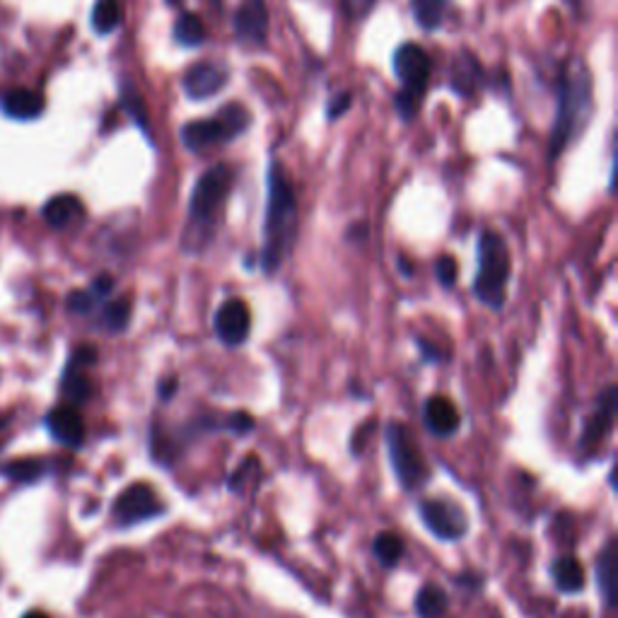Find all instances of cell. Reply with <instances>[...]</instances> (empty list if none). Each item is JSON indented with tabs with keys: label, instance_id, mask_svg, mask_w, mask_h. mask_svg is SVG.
<instances>
[{
	"label": "cell",
	"instance_id": "1",
	"mask_svg": "<svg viewBox=\"0 0 618 618\" xmlns=\"http://www.w3.org/2000/svg\"><path fill=\"white\" fill-rule=\"evenodd\" d=\"M297 233V199L295 189L285 177V169L271 160L266 175V217H263V249L261 266L266 273L281 269L288 251L293 249Z\"/></svg>",
	"mask_w": 618,
	"mask_h": 618
},
{
	"label": "cell",
	"instance_id": "2",
	"mask_svg": "<svg viewBox=\"0 0 618 618\" xmlns=\"http://www.w3.org/2000/svg\"><path fill=\"white\" fill-rule=\"evenodd\" d=\"M592 72L583 58L568 60L563 76L559 82V109H555V121L551 128L549 157L559 160L583 128L587 126L592 114Z\"/></svg>",
	"mask_w": 618,
	"mask_h": 618
},
{
	"label": "cell",
	"instance_id": "3",
	"mask_svg": "<svg viewBox=\"0 0 618 618\" xmlns=\"http://www.w3.org/2000/svg\"><path fill=\"white\" fill-rule=\"evenodd\" d=\"M479 271L474 281V295L491 310H503L505 288L510 278V251L505 239L495 233H481L476 245Z\"/></svg>",
	"mask_w": 618,
	"mask_h": 618
},
{
	"label": "cell",
	"instance_id": "4",
	"mask_svg": "<svg viewBox=\"0 0 618 618\" xmlns=\"http://www.w3.org/2000/svg\"><path fill=\"white\" fill-rule=\"evenodd\" d=\"M249 124L251 116L247 106L227 104L213 119L189 121V124L181 126V143H184L189 153H203L213 148V145L235 141L249 128Z\"/></svg>",
	"mask_w": 618,
	"mask_h": 618
},
{
	"label": "cell",
	"instance_id": "5",
	"mask_svg": "<svg viewBox=\"0 0 618 618\" xmlns=\"http://www.w3.org/2000/svg\"><path fill=\"white\" fill-rule=\"evenodd\" d=\"M233 187V172L227 165H215L205 172L191 191L189 223L196 229H211L223 211V203Z\"/></svg>",
	"mask_w": 618,
	"mask_h": 618
},
{
	"label": "cell",
	"instance_id": "6",
	"mask_svg": "<svg viewBox=\"0 0 618 618\" xmlns=\"http://www.w3.org/2000/svg\"><path fill=\"white\" fill-rule=\"evenodd\" d=\"M384 442L398 483H402L406 491L418 488L423 479H426V464H423L418 447L414 438H411V432L402 426V423H390L384 430Z\"/></svg>",
	"mask_w": 618,
	"mask_h": 618
},
{
	"label": "cell",
	"instance_id": "7",
	"mask_svg": "<svg viewBox=\"0 0 618 618\" xmlns=\"http://www.w3.org/2000/svg\"><path fill=\"white\" fill-rule=\"evenodd\" d=\"M112 515L116 527L128 529L165 515V505L148 483H133V486L121 491V495L114 501Z\"/></svg>",
	"mask_w": 618,
	"mask_h": 618
},
{
	"label": "cell",
	"instance_id": "8",
	"mask_svg": "<svg viewBox=\"0 0 618 618\" xmlns=\"http://www.w3.org/2000/svg\"><path fill=\"white\" fill-rule=\"evenodd\" d=\"M394 72L402 90L420 100L430 82V56L418 44H402L394 54Z\"/></svg>",
	"mask_w": 618,
	"mask_h": 618
},
{
	"label": "cell",
	"instance_id": "9",
	"mask_svg": "<svg viewBox=\"0 0 618 618\" xmlns=\"http://www.w3.org/2000/svg\"><path fill=\"white\" fill-rule=\"evenodd\" d=\"M420 517L432 535L442 541H459L467 535V515L462 513V507L450 501L420 503Z\"/></svg>",
	"mask_w": 618,
	"mask_h": 618
},
{
	"label": "cell",
	"instance_id": "10",
	"mask_svg": "<svg viewBox=\"0 0 618 618\" xmlns=\"http://www.w3.org/2000/svg\"><path fill=\"white\" fill-rule=\"evenodd\" d=\"M233 27L239 44L261 46L266 36H269V8H266V0H241L235 12Z\"/></svg>",
	"mask_w": 618,
	"mask_h": 618
},
{
	"label": "cell",
	"instance_id": "11",
	"mask_svg": "<svg viewBox=\"0 0 618 618\" xmlns=\"http://www.w3.org/2000/svg\"><path fill=\"white\" fill-rule=\"evenodd\" d=\"M229 72L221 64H211V60H203V64L191 66L184 72V80H181V88H184L189 100H209V97L221 92L227 85Z\"/></svg>",
	"mask_w": 618,
	"mask_h": 618
},
{
	"label": "cell",
	"instance_id": "12",
	"mask_svg": "<svg viewBox=\"0 0 618 618\" xmlns=\"http://www.w3.org/2000/svg\"><path fill=\"white\" fill-rule=\"evenodd\" d=\"M249 307L241 300H227L215 314V334L225 346H239L249 336Z\"/></svg>",
	"mask_w": 618,
	"mask_h": 618
},
{
	"label": "cell",
	"instance_id": "13",
	"mask_svg": "<svg viewBox=\"0 0 618 618\" xmlns=\"http://www.w3.org/2000/svg\"><path fill=\"white\" fill-rule=\"evenodd\" d=\"M46 428L52 432V438L68 447V450H78V447H82L85 442V420L78 414V408L70 404L54 406L48 411Z\"/></svg>",
	"mask_w": 618,
	"mask_h": 618
},
{
	"label": "cell",
	"instance_id": "14",
	"mask_svg": "<svg viewBox=\"0 0 618 618\" xmlns=\"http://www.w3.org/2000/svg\"><path fill=\"white\" fill-rule=\"evenodd\" d=\"M616 386H607V392L599 396V406L592 418L587 420L585 426V435L580 445H583V450H589V447H595L599 440H604L609 435L611 426H614V416H616Z\"/></svg>",
	"mask_w": 618,
	"mask_h": 618
},
{
	"label": "cell",
	"instance_id": "15",
	"mask_svg": "<svg viewBox=\"0 0 618 618\" xmlns=\"http://www.w3.org/2000/svg\"><path fill=\"white\" fill-rule=\"evenodd\" d=\"M423 420H426V428L435 435V438H447L459 430V411L447 396H432L423 406Z\"/></svg>",
	"mask_w": 618,
	"mask_h": 618
},
{
	"label": "cell",
	"instance_id": "16",
	"mask_svg": "<svg viewBox=\"0 0 618 618\" xmlns=\"http://www.w3.org/2000/svg\"><path fill=\"white\" fill-rule=\"evenodd\" d=\"M42 213H44L46 225L54 229H70L85 217L82 201L78 196H72V193H60V196H54L44 205Z\"/></svg>",
	"mask_w": 618,
	"mask_h": 618
},
{
	"label": "cell",
	"instance_id": "17",
	"mask_svg": "<svg viewBox=\"0 0 618 618\" xmlns=\"http://www.w3.org/2000/svg\"><path fill=\"white\" fill-rule=\"evenodd\" d=\"M483 80V68L479 58L471 52H459L452 60V76H450V88L459 97H471Z\"/></svg>",
	"mask_w": 618,
	"mask_h": 618
},
{
	"label": "cell",
	"instance_id": "18",
	"mask_svg": "<svg viewBox=\"0 0 618 618\" xmlns=\"http://www.w3.org/2000/svg\"><path fill=\"white\" fill-rule=\"evenodd\" d=\"M597 585L602 592V599L609 609L616 607V592H618V547L611 539L607 549L597 559Z\"/></svg>",
	"mask_w": 618,
	"mask_h": 618
},
{
	"label": "cell",
	"instance_id": "19",
	"mask_svg": "<svg viewBox=\"0 0 618 618\" xmlns=\"http://www.w3.org/2000/svg\"><path fill=\"white\" fill-rule=\"evenodd\" d=\"M3 112L10 119L30 121V119H36L44 112V100L32 90H24V88L10 90L3 97Z\"/></svg>",
	"mask_w": 618,
	"mask_h": 618
},
{
	"label": "cell",
	"instance_id": "20",
	"mask_svg": "<svg viewBox=\"0 0 618 618\" xmlns=\"http://www.w3.org/2000/svg\"><path fill=\"white\" fill-rule=\"evenodd\" d=\"M551 580L555 589L565 592V595H575V592H580L585 585V571L573 555H561V559L551 563Z\"/></svg>",
	"mask_w": 618,
	"mask_h": 618
},
{
	"label": "cell",
	"instance_id": "21",
	"mask_svg": "<svg viewBox=\"0 0 618 618\" xmlns=\"http://www.w3.org/2000/svg\"><path fill=\"white\" fill-rule=\"evenodd\" d=\"M60 392H64L70 406H80L85 402H90L94 386L88 374H85V368L76 366V362H68V368L64 372V382H60Z\"/></svg>",
	"mask_w": 618,
	"mask_h": 618
},
{
	"label": "cell",
	"instance_id": "22",
	"mask_svg": "<svg viewBox=\"0 0 618 618\" xmlns=\"http://www.w3.org/2000/svg\"><path fill=\"white\" fill-rule=\"evenodd\" d=\"M119 97H121V106H124V112L131 116L133 124H136L145 133V136H150L148 106H145L141 92L136 90V85H133L131 80H121Z\"/></svg>",
	"mask_w": 618,
	"mask_h": 618
},
{
	"label": "cell",
	"instance_id": "23",
	"mask_svg": "<svg viewBox=\"0 0 618 618\" xmlns=\"http://www.w3.org/2000/svg\"><path fill=\"white\" fill-rule=\"evenodd\" d=\"M447 0H411V12H414L416 24L420 30L435 32L445 22Z\"/></svg>",
	"mask_w": 618,
	"mask_h": 618
},
{
	"label": "cell",
	"instance_id": "24",
	"mask_svg": "<svg viewBox=\"0 0 618 618\" xmlns=\"http://www.w3.org/2000/svg\"><path fill=\"white\" fill-rule=\"evenodd\" d=\"M175 42L184 48H193V46H201L205 42V24L199 15H193V12H184L177 22H175Z\"/></svg>",
	"mask_w": 618,
	"mask_h": 618
},
{
	"label": "cell",
	"instance_id": "25",
	"mask_svg": "<svg viewBox=\"0 0 618 618\" xmlns=\"http://www.w3.org/2000/svg\"><path fill=\"white\" fill-rule=\"evenodd\" d=\"M121 24V3L119 0H97L92 8V30L106 36L119 30Z\"/></svg>",
	"mask_w": 618,
	"mask_h": 618
},
{
	"label": "cell",
	"instance_id": "26",
	"mask_svg": "<svg viewBox=\"0 0 618 618\" xmlns=\"http://www.w3.org/2000/svg\"><path fill=\"white\" fill-rule=\"evenodd\" d=\"M447 609V595L438 585H423L416 597V611L420 618H440Z\"/></svg>",
	"mask_w": 618,
	"mask_h": 618
},
{
	"label": "cell",
	"instance_id": "27",
	"mask_svg": "<svg viewBox=\"0 0 618 618\" xmlns=\"http://www.w3.org/2000/svg\"><path fill=\"white\" fill-rule=\"evenodd\" d=\"M372 551H374V555H378V561L384 568H394L398 561H402V555H404V541H402V537L384 531V535H380L378 539H374Z\"/></svg>",
	"mask_w": 618,
	"mask_h": 618
},
{
	"label": "cell",
	"instance_id": "28",
	"mask_svg": "<svg viewBox=\"0 0 618 618\" xmlns=\"http://www.w3.org/2000/svg\"><path fill=\"white\" fill-rule=\"evenodd\" d=\"M0 471H3V474L12 481L34 483L46 476V464L42 462V459H18V462H12Z\"/></svg>",
	"mask_w": 618,
	"mask_h": 618
},
{
	"label": "cell",
	"instance_id": "29",
	"mask_svg": "<svg viewBox=\"0 0 618 618\" xmlns=\"http://www.w3.org/2000/svg\"><path fill=\"white\" fill-rule=\"evenodd\" d=\"M128 322H131V302L126 297L112 300L102 312V326L112 334L124 332Z\"/></svg>",
	"mask_w": 618,
	"mask_h": 618
},
{
	"label": "cell",
	"instance_id": "30",
	"mask_svg": "<svg viewBox=\"0 0 618 618\" xmlns=\"http://www.w3.org/2000/svg\"><path fill=\"white\" fill-rule=\"evenodd\" d=\"M102 297L94 293V290H76V293H70L68 295V310L70 312H76V314H88L94 310L97 302H100Z\"/></svg>",
	"mask_w": 618,
	"mask_h": 618
},
{
	"label": "cell",
	"instance_id": "31",
	"mask_svg": "<svg viewBox=\"0 0 618 618\" xmlns=\"http://www.w3.org/2000/svg\"><path fill=\"white\" fill-rule=\"evenodd\" d=\"M435 276L445 288H452L457 281V261L452 257H440L435 263Z\"/></svg>",
	"mask_w": 618,
	"mask_h": 618
},
{
	"label": "cell",
	"instance_id": "32",
	"mask_svg": "<svg viewBox=\"0 0 618 618\" xmlns=\"http://www.w3.org/2000/svg\"><path fill=\"white\" fill-rule=\"evenodd\" d=\"M394 104H396V109H398V114H402V119L411 121V119L416 116V112H418L420 100H418V97H414V94H408V92H404V90H398Z\"/></svg>",
	"mask_w": 618,
	"mask_h": 618
},
{
	"label": "cell",
	"instance_id": "33",
	"mask_svg": "<svg viewBox=\"0 0 618 618\" xmlns=\"http://www.w3.org/2000/svg\"><path fill=\"white\" fill-rule=\"evenodd\" d=\"M378 0H344V10L350 20H362L366 15H370V10L374 8Z\"/></svg>",
	"mask_w": 618,
	"mask_h": 618
},
{
	"label": "cell",
	"instance_id": "34",
	"mask_svg": "<svg viewBox=\"0 0 618 618\" xmlns=\"http://www.w3.org/2000/svg\"><path fill=\"white\" fill-rule=\"evenodd\" d=\"M350 104H353V97H350V92H341L338 97H334V102L326 106V119L329 121H336V119H341Z\"/></svg>",
	"mask_w": 618,
	"mask_h": 618
},
{
	"label": "cell",
	"instance_id": "35",
	"mask_svg": "<svg viewBox=\"0 0 618 618\" xmlns=\"http://www.w3.org/2000/svg\"><path fill=\"white\" fill-rule=\"evenodd\" d=\"M172 392H177V380H167V382L160 384L162 402H169V398H172Z\"/></svg>",
	"mask_w": 618,
	"mask_h": 618
},
{
	"label": "cell",
	"instance_id": "36",
	"mask_svg": "<svg viewBox=\"0 0 618 618\" xmlns=\"http://www.w3.org/2000/svg\"><path fill=\"white\" fill-rule=\"evenodd\" d=\"M22 618H48L44 611H30V614H24Z\"/></svg>",
	"mask_w": 618,
	"mask_h": 618
}]
</instances>
